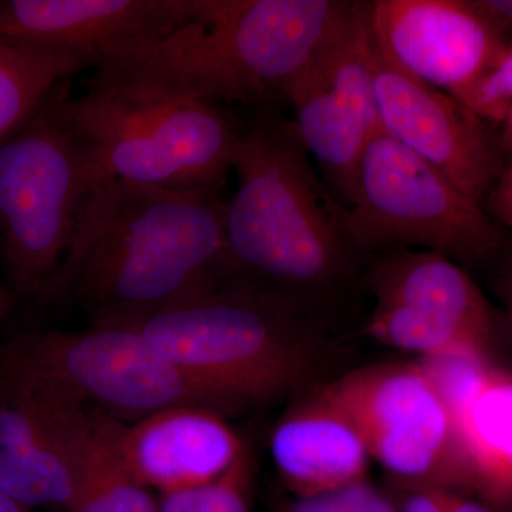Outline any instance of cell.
<instances>
[{"label": "cell", "instance_id": "cell-22", "mask_svg": "<svg viewBox=\"0 0 512 512\" xmlns=\"http://www.w3.org/2000/svg\"><path fill=\"white\" fill-rule=\"evenodd\" d=\"M255 478V450L251 441L245 439L231 466L207 484L204 512H251Z\"/></svg>", "mask_w": 512, "mask_h": 512}, {"label": "cell", "instance_id": "cell-10", "mask_svg": "<svg viewBox=\"0 0 512 512\" xmlns=\"http://www.w3.org/2000/svg\"><path fill=\"white\" fill-rule=\"evenodd\" d=\"M285 101L303 147L348 207L363 151L380 127L366 3L348 2Z\"/></svg>", "mask_w": 512, "mask_h": 512}, {"label": "cell", "instance_id": "cell-16", "mask_svg": "<svg viewBox=\"0 0 512 512\" xmlns=\"http://www.w3.org/2000/svg\"><path fill=\"white\" fill-rule=\"evenodd\" d=\"M471 490L512 503V370L478 360L447 387Z\"/></svg>", "mask_w": 512, "mask_h": 512}, {"label": "cell", "instance_id": "cell-23", "mask_svg": "<svg viewBox=\"0 0 512 512\" xmlns=\"http://www.w3.org/2000/svg\"><path fill=\"white\" fill-rule=\"evenodd\" d=\"M278 512H399L392 495H387L369 480L349 485L336 493L286 501Z\"/></svg>", "mask_w": 512, "mask_h": 512}, {"label": "cell", "instance_id": "cell-15", "mask_svg": "<svg viewBox=\"0 0 512 512\" xmlns=\"http://www.w3.org/2000/svg\"><path fill=\"white\" fill-rule=\"evenodd\" d=\"M271 456L296 498L336 493L366 480L370 457L349 414L322 386L299 393L272 430Z\"/></svg>", "mask_w": 512, "mask_h": 512}, {"label": "cell", "instance_id": "cell-13", "mask_svg": "<svg viewBox=\"0 0 512 512\" xmlns=\"http://www.w3.org/2000/svg\"><path fill=\"white\" fill-rule=\"evenodd\" d=\"M373 74L383 130L483 205L508 164L491 123L450 94L387 62L375 43Z\"/></svg>", "mask_w": 512, "mask_h": 512}, {"label": "cell", "instance_id": "cell-4", "mask_svg": "<svg viewBox=\"0 0 512 512\" xmlns=\"http://www.w3.org/2000/svg\"><path fill=\"white\" fill-rule=\"evenodd\" d=\"M306 303L238 276L197 298L119 323L220 400L225 413L298 393L313 370Z\"/></svg>", "mask_w": 512, "mask_h": 512}, {"label": "cell", "instance_id": "cell-17", "mask_svg": "<svg viewBox=\"0 0 512 512\" xmlns=\"http://www.w3.org/2000/svg\"><path fill=\"white\" fill-rule=\"evenodd\" d=\"M376 303L402 305L426 313L476 336L493 348L498 318L464 266L431 251L382 255L369 272Z\"/></svg>", "mask_w": 512, "mask_h": 512}, {"label": "cell", "instance_id": "cell-11", "mask_svg": "<svg viewBox=\"0 0 512 512\" xmlns=\"http://www.w3.org/2000/svg\"><path fill=\"white\" fill-rule=\"evenodd\" d=\"M366 10L387 62L463 104L511 43L480 0H376Z\"/></svg>", "mask_w": 512, "mask_h": 512}, {"label": "cell", "instance_id": "cell-18", "mask_svg": "<svg viewBox=\"0 0 512 512\" xmlns=\"http://www.w3.org/2000/svg\"><path fill=\"white\" fill-rule=\"evenodd\" d=\"M106 414L70 439L0 451V490L18 503L69 511L82 491L87 460Z\"/></svg>", "mask_w": 512, "mask_h": 512}, {"label": "cell", "instance_id": "cell-30", "mask_svg": "<svg viewBox=\"0 0 512 512\" xmlns=\"http://www.w3.org/2000/svg\"><path fill=\"white\" fill-rule=\"evenodd\" d=\"M501 131L500 140L503 144L505 154H507L508 161L512 160V106L511 109L505 114L503 121L500 123Z\"/></svg>", "mask_w": 512, "mask_h": 512}, {"label": "cell", "instance_id": "cell-25", "mask_svg": "<svg viewBox=\"0 0 512 512\" xmlns=\"http://www.w3.org/2000/svg\"><path fill=\"white\" fill-rule=\"evenodd\" d=\"M392 495L399 512H447L448 494L451 490L436 485L396 483Z\"/></svg>", "mask_w": 512, "mask_h": 512}, {"label": "cell", "instance_id": "cell-27", "mask_svg": "<svg viewBox=\"0 0 512 512\" xmlns=\"http://www.w3.org/2000/svg\"><path fill=\"white\" fill-rule=\"evenodd\" d=\"M207 485L160 493L158 512H204Z\"/></svg>", "mask_w": 512, "mask_h": 512}, {"label": "cell", "instance_id": "cell-12", "mask_svg": "<svg viewBox=\"0 0 512 512\" xmlns=\"http://www.w3.org/2000/svg\"><path fill=\"white\" fill-rule=\"evenodd\" d=\"M201 0H0V39L93 73L187 25Z\"/></svg>", "mask_w": 512, "mask_h": 512}, {"label": "cell", "instance_id": "cell-32", "mask_svg": "<svg viewBox=\"0 0 512 512\" xmlns=\"http://www.w3.org/2000/svg\"><path fill=\"white\" fill-rule=\"evenodd\" d=\"M501 289H503L505 320H507L508 328H510L512 333V271L505 276Z\"/></svg>", "mask_w": 512, "mask_h": 512}, {"label": "cell", "instance_id": "cell-6", "mask_svg": "<svg viewBox=\"0 0 512 512\" xmlns=\"http://www.w3.org/2000/svg\"><path fill=\"white\" fill-rule=\"evenodd\" d=\"M60 110L111 180L161 190L222 195L242 127L220 106L89 82Z\"/></svg>", "mask_w": 512, "mask_h": 512}, {"label": "cell", "instance_id": "cell-21", "mask_svg": "<svg viewBox=\"0 0 512 512\" xmlns=\"http://www.w3.org/2000/svg\"><path fill=\"white\" fill-rule=\"evenodd\" d=\"M121 421L104 416L87 460L82 491L67 512H158L157 498L134 480L121 461Z\"/></svg>", "mask_w": 512, "mask_h": 512}, {"label": "cell", "instance_id": "cell-14", "mask_svg": "<svg viewBox=\"0 0 512 512\" xmlns=\"http://www.w3.org/2000/svg\"><path fill=\"white\" fill-rule=\"evenodd\" d=\"M245 439L227 416L180 404L120 424L116 444L134 480L158 493L212 483L237 458Z\"/></svg>", "mask_w": 512, "mask_h": 512}, {"label": "cell", "instance_id": "cell-28", "mask_svg": "<svg viewBox=\"0 0 512 512\" xmlns=\"http://www.w3.org/2000/svg\"><path fill=\"white\" fill-rule=\"evenodd\" d=\"M447 512H495L487 505L471 500L460 493V491L451 490L448 494Z\"/></svg>", "mask_w": 512, "mask_h": 512}, {"label": "cell", "instance_id": "cell-24", "mask_svg": "<svg viewBox=\"0 0 512 512\" xmlns=\"http://www.w3.org/2000/svg\"><path fill=\"white\" fill-rule=\"evenodd\" d=\"M468 109L491 124H500L512 106V42L497 67L466 100Z\"/></svg>", "mask_w": 512, "mask_h": 512}, {"label": "cell", "instance_id": "cell-20", "mask_svg": "<svg viewBox=\"0 0 512 512\" xmlns=\"http://www.w3.org/2000/svg\"><path fill=\"white\" fill-rule=\"evenodd\" d=\"M369 338L417 359L477 355L490 357V346L476 336L434 316L402 305L376 303L365 323Z\"/></svg>", "mask_w": 512, "mask_h": 512}, {"label": "cell", "instance_id": "cell-29", "mask_svg": "<svg viewBox=\"0 0 512 512\" xmlns=\"http://www.w3.org/2000/svg\"><path fill=\"white\" fill-rule=\"evenodd\" d=\"M480 3L508 32L512 30V0H480Z\"/></svg>", "mask_w": 512, "mask_h": 512}, {"label": "cell", "instance_id": "cell-5", "mask_svg": "<svg viewBox=\"0 0 512 512\" xmlns=\"http://www.w3.org/2000/svg\"><path fill=\"white\" fill-rule=\"evenodd\" d=\"M69 84L0 143V249L13 295L47 299L111 178L60 110Z\"/></svg>", "mask_w": 512, "mask_h": 512}, {"label": "cell", "instance_id": "cell-7", "mask_svg": "<svg viewBox=\"0 0 512 512\" xmlns=\"http://www.w3.org/2000/svg\"><path fill=\"white\" fill-rule=\"evenodd\" d=\"M357 251H431L458 265L493 261L510 248L507 228L483 205L380 126L360 160L355 194L342 210Z\"/></svg>", "mask_w": 512, "mask_h": 512}, {"label": "cell", "instance_id": "cell-33", "mask_svg": "<svg viewBox=\"0 0 512 512\" xmlns=\"http://www.w3.org/2000/svg\"><path fill=\"white\" fill-rule=\"evenodd\" d=\"M0 512H32V508L18 503V501L13 500L12 497H9L8 494L0 490Z\"/></svg>", "mask_w": 512, "mask_h": 512}, {"label": "cell", "instance_id": "cell-8", "mask_svg": "<svg viewBox=\"0 0 512 512\" xmlns=\"http://www.w3.org/2000/svg\"><path fill=\"white\" fill-rule=\"evenodd\" d=\"M0 377L53 387L121 423L180 404L227 416L204 383L123 325L20 335L0 348Z\"/></svg>", "mask_w": 512, "mask_h": 512}, {"label": "cell", "instance_id": "cell-19", "mask_svg": "<svg viewBox=\"0 0 512 512\" xmlns=\"http://www.w3.org/2000/svg\"><path fill=\"white\" fill-rule=\"evenodd\" d=\"M72 77L52 57L0 39V143L32 119Z\"/></svg>", "mask_w": 512, "mask_h": 512}, {"label": "cell", "instance_id": "cell-1", "mask_svg": "<svg viewBox=\"0 0 512 512\" xmlns=\"http://www.w3.org/2000/svg\"><path fill=\"white\" fill-rule=\"evenodd\" d=\"M218 194L111 180L94 198L47 301L74 302L93 325L173 308L234 276Z\"/></svg>", "mask_w": 512, "mask_h": 512}, {"label": "cell", "instance_id": "cell-26", "mask_svg": "<svg viewBox=\"0 0 512 512\" xmlns=\"http://www.w3.org/2000/svg\"><path fill=\"white\" fill-rule=\"evenodd\" d=\"M488 215L504 228H512V160L508 161L503 175L484 201Z\"/></svg>", "mask_w": 512, "mask_h": 512}, {"label": "cell", "instance_id": "cell-31", "mask_svg": "<svg viewBox=\"0 0 512 512\" xmlns=\"http://www.w3.org/2000/svg\"><path fill=\"white\" fill-rule=\"evenodd\" d=\"M13 299H15V295L12 291L0 285V329L8 322L10 313H12Z\"/></svg>", "mask_w": 512, "mask_h": 512}, {"label": "cell", "instance_id": "cell-2", "mask_svg": "<svg viewBox=\"0 0 512 512\" xmlns=\"http://www.w3.org/2000/svg\"><path fill=\"white\" fill-rule=\"evenodd\" d=\"M348 2L201 0L187 25L90 77L220 106L272 109L329 35Z\"/></svg>", "mask_w": 512, "mask_h": 512}, {"label": "cell", "instance_id": "cell-9", "mask_svg": "<svg viewBox=\"0 0 512 512\" xmlns=\"http://www.w3.org/2000/svg\"><path fill=\"white\" fill-rule=\"evenodd\" d=\"M322 387L396 483L471 490L453 412L420 360L362 367Z\"/></svg>", "mask_w": 512, "mask_h": 512}, {"label": "cell", "instance_id": "cell-3", "mask_svg": "<svg viewBox=\"0 0 512 512\" xmlns=\"http://www.w3.org/2000/svg\"><path fill=\"white\" fill-rule=\"evenodd\" d=\"M234 171L224 228L235 276L303 303L348 279L357 249L343 205L320 184L293 121L275 107L256 110L242 127Z\"/></svg>", "mask_w": 512, "mask_h": 512}]
</instances>
